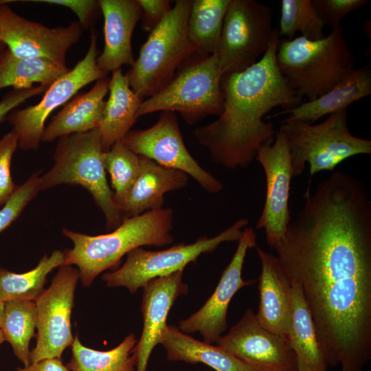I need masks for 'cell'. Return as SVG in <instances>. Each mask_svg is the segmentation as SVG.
Instances as JSON below:
<instances>
[{
  "label": "cell",
  "instance_id": "8fae6325",
  "mask_svg": "<svg viewBox=\"0 0 371 371\" xmlns=\"http://www.w3.org/2000/svg\"><path fill=\"white\" fill-rule=\"evenodd\" d=\"M98 34L93 32L86 55L75 67L54 81L45 91L41 101L21 109H14L7 117L11 131L18 139V147L23 150H36L41 142L45 124L49 115L65 104L77 92L89 83L107 76L100 69Z\"/></svg>",
  "mask_w": 371,
  "mask_h": 371
},
{
  "label": "cell",
  "instance_id": "f1b7e54d",
  "mask_svg": "<svg viewBox=\"0 0 371 371\" xmlns=\"http://www.w3.org/2000/svg\"><path fill=\"white\" fill-rule=\"evenodd\" d=\"M137 340L128 335L115 348L106 351L85 346L78 336L71 344V358L65 365L71 371H135L134 350Z\"/></svg>",
  "mask_w": 371,
  "mask_h": 371
},
{
  "label": "cell",
  "instance_id": "ab89813d",
  "mask_svg": "<svg viewBox=\"0 0 371 371\" xmlns=\"http://www.w3.org/2000/svg\"><path fill=\"white\" fill-rule=\"evenodd\" d=\"M16 371H71L59 358H49L32 363L27 366L18 368Z\"/></svg>",
  "mask_w": 371,
  "mask_h": 371
},
{
  "label": "cell",
  "instance_id": "ffe728a7",
  "mask_svg": "<svg viewBox=\"0 0 371 371\" xmlns=\"http://www.w3.org/2000/svg\"><path fill=\"white\" fill-rule=\"evenodd\" d=\"M256 248L261 265L256 319L267 330L287 338L291 319V282L276 256L257 246Z\"/></svg>",
  "mask_w": 371,
  "mask_h": 371
},
{
  "label": "cell",
  "instance_id": "ee69618b",
  "mask_svg": "<svg viewBox=\"0 0 371 371\" xmlns=\"http://www.w3.org/2000/svg\"><path fill=\"white\" fill-rule=\"evenodd\" d=\"M1 43H3L2 42V40H1V36H0V45H1Z\"/></svg>",
  "mask_w": 371,
  "mask_h": 371
},
{
  "label": "cell",
  "instance_id": "f35d334b",
  "mask_svg": "<svg viewBox=\"0 0 371 371\" xmlns=\"http://www.w3.org/2000/svg\"><path fill=\"white\" fill-rule=\"evenodd\" d=\"M48 87L38 85L30 89H14L7 93L0 101V124L16 107L27 99L45 92Z\"/></svg>",
  "mask_w": 371,
  "mask_h": 371
},
{
  "label": "cell",
  "instance_id": "3957f363",
  "mask_svg": "<svg viewBox=\"0 0 371 371\" xmlns=\"http://www.w3.org/2000/svg\"><path fill=\"white\" fill-rule=\"evenodd\" d=\"M173 216L172 208L148 211L124 219L110 233L96 236L64 228L63 234L73 243L71 249L63 251L65 265H75L83 286H89L99 274L117 265L131 250L171 244Z\"/></svg>",
  "mask_w": 371,
  "mask_h": 371
},
{
  "label": "cell",
  "instance_id": "ba28073f",
  "mask_svg": "<svg viewBox=\"0 0 371 371\" xmlns=\"http://www.w3.org/2000/svg\"><path fill=\"white\" fill-rule=\"evenodd\" d=\"M292 159L293 177L309 164L311 176L333 171L343 161L358 155L371 154V141L354 136L348 125V109L335 112L317 124L283 121Z\"/></svg>",
  "mask_w": 371,
  "mask_h": 371
},
{
  "label": "cell",
  "instance_id": "8d00e7d4",
  "mask_svg": "<svg viewBox=\"0 0 371 371\" xmlns=\"http://www.w3.org/2000/svg\"><path fill=\"white\" fill-rule=\"evenodd\" d=\"M34 2L64 6L74 12L82 29L91 27L95 21L99 10V1L95 0H37Z\"/></svg>",
  "mask_w": 371,
  "mask_h": 371
},
{
  "label": "cell",
  "instance_id": "44dd1931",
  "mask_svg": "<svg viewBox=\"0 0 371 371\" xmlns=\"http://www.w3.org/2000/svg\"><path fill=\"white\" fill-rule=\"evenodd\" d=\"M138 177L118 208L123 220L163 208L164 194L186 187L188 175L140 156Z\"/></svg>",
  "mask_w": 371,
  "mask_h": 371
},
{
  "label": "cell",
  "instance_id": "f546056e",
  "mask_svg": "<svg viewBox=\"0 0 371 371\" xmlns=\"http://www.w3.org/2000/svg\"><path fill=\"white\" fill-rule=\"evenodd\" d=\"M65 260L64 252L55 250L27 272L17 273L0 268V300L3 303L13 300L35 301L45 290L48 274L65 265Z\"/></svg>",
  "mask_w": 371,
  "mask_h": 371
},
{
  "label": "cell",
  "instance_id": "5b68a950",
  "mask_svg": "<svg viewBox=\"0 0 371 371\" xmlns=\"http://www.w3.org/2000/svg\"><path fill=\"white\" fill-rule=\"evenodd\" d=\"M192 0H177L149 34L138 58L124 74L131 89L143 100L164 87L193 56L188 33Z\"/></svg>",
  "mask_w": 371,
  "mask_h": 371
},
{
  "label": "cell",
  "instance_id": "f6af8a7d",
  "mask_svg": "<svg viewBox=\"0 0 371 371\" xmlns=\"http://www.w3.org/2000/svg\"><path fill=\"white\" fill-rule=\"evenodd\" d=\"M357 371H363V370H357Z\"/></svg>",
  "mask_w": 371,
  "mask_h": 371
},
{
  "label": "cell",
  "instance_id": "ac0fdd59",
  "mask_svg": "<svg viewBox=\"0 0 371 371\" xmlns=\"http://www.w3.org/2000/svg\"><path fill=\"white\" fill-rule=\"evenodd\" d=\"M183 274V271H178L152 279L142 286L143 329L134 350L135 371L147 370L150 354L159 344L171 307L177 297L188 292Z\"/></svg>",
  "mask_w": 371,
  "mask_h": 371
},
{
  "label": "cell",
  "instance_id": "9c48e42d",
  "mask_svg": "<svg viewBox=\"0 0 371 371\" xmlns=\"http://www.w3.org/2000/svg\"><path fill=\"white\" fill-rule=\"evenodd\" d=\"M248 223L247 218H240L214 237H199L192 243H179L163 250L135 248L126 254L121 267L104 273L102 278L107 286H123L135 293L152 279L183 271L201 254L214 251L223 243L238 242Z\"/></svg>",
  "mask_w": 371,
  "mask_h": 371
},
{
  "label": "cell",
  "instance_id": "7bdbcfd3",
  "mask_svg": "<svg viewBox=\"0 0 371 371\" xmlns=\"http://www.w3.org/2000/svg\"><path fill=\"white\" fill-rule=\"evenodd\" d=\"M5 48V45L4 43H1L0 45V54L2 52V51Z\"/></svg>",
  "mask_w": 371,
  "mask_h": 371
},
{
  "label": "cell",
  "instance_id": "bcb514c9",
  "mask_svg": "<svg viewBox=\"0 0 371 371\" xmlns=\"http://www.w3.org/2000/svg\"><path fill=\"white\" fill-rule=\"evenodd\" d=\"M298 371V370H297Z\"/></svg>",
  "mask_w": 371,
  "mask_h": 371
},
{
  "label": "cell",
  "instance_id": "2e32d148",
  "mask_svg": "<svg viewBox=\"0 0 371 371\" xmlns=\"http://www.w3.org/2000/svg\"><path fill=\"white\" fill-rule=\"evenodd\" d=\"M216 345L233 355L254 371H297L288 339L263 328L247 308Z\"/></svg>",
  "mask_w": 371,
  "mask_h": 371
},
{
  "label": "cell",
  "instance_id": "30bf717a",
  "mask_svg": "<svg viewBox=\"0 0 371 371\" xmlns=\"http://www.w3.org/2000/svg\"><path fill=\"white\" fill-rule=\"evenodd\" d=\"M273 32L270 7L255 0H231L216 53L223 74L255 64L267 50Z\"/></svg>",
  "mask_w": 371,
  "mask_h": 371
},
{
  "label": "cell",
  "instance_id": "d590c367",
  "mask_svg": "<svg viewBox=\"0 0 371 371\" xmlns=\"http://www.w3.org/2000/svg\"><path fill=\"white\" fill-rule=\"evenodd\" d=\"M324 25L332 28L349 12L367 5L368 0H311Z\"/></svg>",
  "mask_w": 371,
  "mask_h": 371
},
{
  "label": "cell",
  "instance_id": "4316f807",
  "mask_svg": "<svg viewBox=\"0 0 371 371\" xmlns=\"http://www.w3.org/2000/svg\"><path fill=\"white\" fill-rule=\"evenodd\" d=\"M69 69L45 58L16 56L5 47L0 54V90L30 89L34 83L49 87Z\"/></svg>",
  "mask_w": 371,
  "mask_h": 371
},
{
  "label": "cell",
  "instance_id": "8992f818",
  "mask_svg": "<svg viewBox=\"0 0 371 371\" xmlns=\"http://www.w3.org/2000/svg\"><path fill=\"white\" fill-rule=\"evenodd\" d=\"M103 148L98 128L58 139L53 166L41 177V190L60 185H78L92 196L106 220L108 229H115L122 216L114 200L102 161Z\"/></svg>",
  "mask_w": 371,
  "mask_h": 371
},
{
  "label": "cell",
  "instance_id": "52a82bcc",
  "mask_svg": "<svg viewBox=\"0 0 371 371\" xmlns=\"http://www.w3.org/2000/svg\"><path fill=\"white\" fill-rule=\"evenodd\" d=\"M217 54L193 56L161 90L142 102L137 118L157 111L179 113L188 124L223 112V78Z\"/></svg>",
  "mask_w": 371,
  "mask_h": 371
},
{
  "label": "cell",
  "instance_id": "6da1fadb",
  "mask_svg": "<svg viewBox=\"0 0 371 371\" xmlns=\"http://www.w3.org/2000/svg\"><path fill=\"white\" fill-rule=\"evenodd\" d=\"M272 249L301 288L327 366L362 370L371 358V200L341 171L310 183Z\"/></svg>",
  "mask_w": 371,
  "mask_h": 371
},
{
  "label": "cell",
  "instance_id": "9a60e30c",
  "mask_svg": "<svg viewBox=\"0 0 371 371\" xmlns=\"http://www.w3.org/2000/svg\"><path fill=\"white\" fill-rule=\"evenodd\" d=\"M0 1V36L12 54L19 57L45 58L65 63L67 51L77 43L82 28L78 21L67 26L48 27L22 17Z\"/></svg>",
  "mask_w": 371,
  "mask_h": 371
},
{
  "label": "cell",
  "instance_id": "60d3db41",
  "mask_svg": "<svg viewBox=\"0 0 371 371\" xmlns=\"http://www.w3.org/2000/svg\"><path fill=\"white\" fill-rule=\"evenodd\" d=\"M4 310V303L0 300V324L2 319Z\"/></svg>",
  "mask_w": 371,
  "mask_h": 371
},
{
  "label": "cell",
  "instance_id": "836d02e7",
  "mask_svg": "<svg viewBox=\"0 0 371 371\" xmlns=\"http://www.w3.org/2000/svg\"><path fill=\"white\" fill-rule=\"evenodd\" d=\"M41 171L33 173L24 183L16 188L0 210V233L21 215L27 204L41 191Z\"/></svg>",
  "mask_w": 371,
  "mask_h": 371
},
{
  "label": "cell",
  "instance_id": "603a6c76",
  "mask_svg": "<svg viewBox=\"0 0 371 371\" xmlns=\"http://www.w3.org/2000/svg\"><path fill=\"white\" fill-rule=\"evenodd\" d=\"M371 94L370 65L352 69L328 91L317 98L302 102L280 114L289 113L284 121H302L313 123L326 115L348 109V106Z\"/></svg>",
  "mask_w": 371,
  "mask_h": 371
},
{
  "label": "cell",
  "instance_id": "1f68e13d",
  "mask_svg": "<svg viewBox=\"0 0 371 371\" xmlns=\"http://www.w3.org/2000/svg\"><path fill=\"white\" fill-rule=\"evenodd\" d=\"M102 161L110 175L113 200L118 208L139 176L140 156L120 140L103 152Z\"/></svg>",
  "mask_w": 371,
  "mask_h": 371
},
{
  "label": "cell",
  "instance_id": "d6986e66",
  "mask_svg": "<svg viewBox=\"0 0 371 371\" xmlns=\"http://www.w3.org/2000/svg\"><path fill=\"white\" fill-rule=\"evenodd\" d=\"M104 16V45L96 59L97 66L109 73L134 61L131 38L142 18L137 0H99Z\"/></svg>",
  "mask_w": 371,
  "mask_h": 371
},
{
  "label": "cell",
  "instance_id": "4dcf8cb0",
  "mask_svg": "<svg viewBox=\"0 0 371 371\" xmlns=\"http://www.w3.org/2000/svg\"><path fill=\"white\" fill-rule=\"evenodd\" d=\"M0 328L14 355L24 366H29L31 363L30 342L36 337L35 302L13 300L5 302Z\"/></svg>",
  "mask_w": 371,
  "mask_h": 371
},
{
  "label": "cell",
  "instance_id": "b9f144b4",
  "mask_svg": "<svg viewBox=\"0 0 371 371\" xmlns=\"http://www.w3.org/2000/svg\"><path fill=\"white\" fill-rule=\"evenodd\" d=\"M5 341V339L2 330H1V329L0 328V345Z\"/></svg>",
  "mask_w": 371,
  "mask_h": 371
},
{
  "label": "cell",
  "instance_id": "277c9868",
  "mask_svg": "<svg viewBox=\"0 0 371 371\" xmlns=\"http://www.w3.org/2000/svg\"><path fill=\"white\" fill-rule=\"evenodd\" d=\"M278 69L296 94L313 100L324 95L354 69L355 60L344 36L343 26L322 38L302 36L280 41Z\"/></svg>",
  "mask_w": 371,
  "mask_h": 371
},
{
  "label": "cell",
  "instance_id": "7402d4cb",
  "mask_svg": "<svg viewBox=\"0 0 371 371\" xmlns=\"http://www.w3.org/2000/svg\"><path fill=\"white\" fill-rule=\"evenodd\" d=\"M110 78L99 79L87 92L76 95L45 126L41 142H51L74 133L98 128L109 92Z\"/></svg>",
  "mask_w": 371,
  "mask_h": 371
},
{
  "label": "cell",
  "instance_id": "4fadbf2b",
  "mask_svg": "<svg viewBox=\"0 0 371 371\" xmlns=\"http://www.w3.org/2000/svg\"><path fill=\"white\" fill-rule=\"evenodd\" d=\"M122 141L135 154L192 177L209 193H218L224 188L188 150L175 112L162 111L153 126L131 130Z\"/></svg>",
  "mask_w": 371,
  "mask_h": 371
},
{
  "label": "cell",
  "instance_id": "d6a6232c",
  "mask_svg": "<svg viewBox=\"0 0 371 371\" xmlns=\"http://www.w3.org/2000/svg\"><path fill=\"white\" fill-rule=\"evenodd\" d=\"M279 36L293 39L297 32L311 41L322 38L324 23L311 0H282Z\"/></svg>",
  "mask_w": 371,
  "mask_h": 371
},
{
  "label": "cell",
  "instance_id": "7a4b0ae2",
  "mask_svg": "<svg viewBox=\"0 0 371 371\" xmlns=\"http://www.w3.org/2000/svg\"><path fill=\"white\" fill-rule=\"evenodd\" d=\"M280 41L276 29L260 60L243 71L223 76V112L216 120L193 131L212 159L227 169L246 168L258 148L274 138L277 131L271 122H264L266 114L278 106L288 109L302 102L278 69Z\"/></svg>",
  "mask_w": 371,
  "mask_h": 371
},
{
  "label": "cell",
  "instance_id": "5bb4252c",
  "mask_svg": "<svg viewBox=\"0 0 371 371\" xmlns=\"http://www.w3.org/2000/svg\"><path fill=\"white\" fill-rule=\"evenodd\" d=\"M255 159L262 166L266 178V195L256 228L263 229L267 245L272 248L284 235L291 221L289 208L292 159L286 137L283 131L263 144Z\"/></svg>",
  "mask_w": 371,
  "mask_h": 371
},
{
  "label": "cell",
  "instance_id": "74e56055",
  "mask_svg": "<svg viewBox=\"0 0 371 371\" xmlns=\"http://www.w3.org/2000/svg\"><path fill=\"white\" fill-rule=\"evenodd\" d=\"M142 9V27L150 32L168 15L172 7L168 0H137Z\"/></svg>",
  "mask_w": 371,
  "mask_h": 371
},
{
  "label": "cell",
  "instance_id": "83f0119b",
  "mask_svg": "<svg viewBox=\"0 0 371 371\" xmlns=\"http://www.w3.org/2000/svg\"><path fill=\"white\" fill-rule=\"evenodd\" d=\"M231 0H192L188 21L194 56L216 54L224 17Z\"/></svg>",
  "mask_w": 371,
  "mask_h": 371
},
{
  "label": "cell",
  "instance_id": "cb8c5ba5",
  "mask_svg": "<svg viewBox=\"0 0 371 371\" xmlns=\"http://www.w3.org/2000/svg\"><path fill=\"white\" fill-rule=\"evenodd\" d=\"M109 92L98 126L104 151L122 140L131 131L137 120L136 114L143 101L131 89L121 68L112 72Z\"/></svg>",
  "mask_w": 371,
  "mask_h": 371
},
{
  "label": "cell",
  "instance_id": "7c38bea8",
  "mask_svg": "<svg viewBox=\"0 0 371 371\" xmlns=\"http://www.w3.org/2000/svg\"><path fill=\"white\" fill-rule=\"evenodd\" d=\"M79 272L72 265L58 267L50 286L34 301L36 309V344L30 352L31 363L59 358L71 346V315Z\"/></svg>",
  "mask_w": 371,
  "mask_h": 371
},
{
  "label": "cell",
  "instance_id": "484cf974",
  "mask_svg": "<svg viewBox=\"0 0 371 371\" xmlns=\"http://www.w3.org/2000/svg\"><path fill=\"white\" fill-rule=\"evenodd\" d=\"M291 319L287 339L298 371H326L327 364L302 291L291 283Z\"/></svg>",
  "mask_w": 371,
  "mask_h": 371
},
{
  "label": "cell",
  "instance_id": "e0dca14e",
  "mask_svg": "<svg viewBox=\"0 0 371 371\" xmlns=\"http://www.w3.org/2000/svg\"><path fill=\"white\" fill-rule=\"evenodd\" d=\"M256 247V233L251 227H245L236 251L214 291L200 309L179 322L181 332H198L204 341L216 344L227 328V309L232 297L239 289L255 282L254 280H244L242 271L247 251Z\"/></svg>",
  "mask_w": 371,
  "mask_h": 371
},
{
  "label": "cell",
  "instance_id": "d4e9b609",
  "mask_svg": "<svg viewBox=\"0 0 371 371\" xmlns=\"http://www.w3.org/2000/svg\"><path fill=\"white\" fill-rule=\"evenodd\" d=\"M159 344L166 350L169 361L201 363L215 371H254L218 346L196 339L174 325L166 326Z\"/></svg>",
  "mask_w": 371,
  "mask_h": 371
},
{
  "label": "cell",
  "instance_id": "e575fe53",
  "mask_svg": "<svg viewBox=\"0 0 371 371\" xmlns=\"http://www.w3.org/2000/svg\"><path fill=\"white\" fill-rule=\"evenodd\" d=\"M17 147V137L12 131L0 139V205L7 201L16 186L11 177L10 166Z\"/></svg>",
  "mask_w": 371,
  "mask_h": 371
}]
</instances>
